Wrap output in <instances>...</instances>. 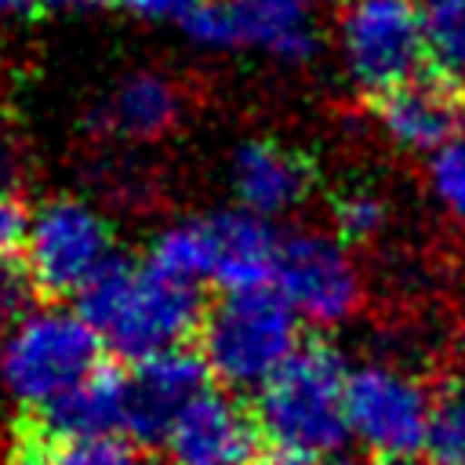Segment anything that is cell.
Wrapping results in <instances>:
<instances>
[{"instance_id":"6da1fadb","label":"cell","mask_w":465,"mask_h":465,"mask_svg":"<svg viewBox=\"0 0 465 465\" xmlns=\"http://www.w3.org/2000/svg\"><path fill=\"white\" fill-rule=\"evenodd\" d=\"M76 309L94 323L105 349L131 363L185 349L207 316L200 283L171 276L149 258L127 262L120 254L76 294Z\"/></svg>"},{"instance_id":"7a4b0ae2","label":"cell","mask_w":465,"mask_h":465,"mask_svg":"<svg viewBox=\"0 0 465 465\" xmlns=\"http://www.w3.org/2000/svg\"><path fill=\"white\" fill-rule=\"evenodd\" d=\"M349 363L331 341H305L254 392V418L265 443L287 447L305 461L338 454L349 429Z\"/></svg>"},{"instance_id":"3957f363","label":"cell","mask_w":465,"mask_h":465,"mask_svg":"<svg viewBox=\"0 0 465 465\" xmlns=\"http://www.w3.org/2000/svg\"><path fill=\"white\" fill-rule=\"evenodd\" d=\"M102 334L76 305H33L0 338V389L11 403L44 411L94 367Z\"/></svg>"},{"instance_id":"277c9868","label":"cell","mask_w":465,"mask_h":465,"mask_svg":"<svg viewBox=\"0 0 465 465\" xmlns=\"http://www.w3.org/2000/svg\"><path fill=\"white\" fill-rule=\"evenodd\" d=\"M302 316L269 287L225 291L203 316L200 356L232 392H258L302 345Z\"/></svg>"},{"instance_id":"5b68a950","label":"cell","mask_w":465,"mask_h":465,"mask_svg":"<svg viewBox=\"0 0 465 465\" xmlns=\"http://www.w3.org/2000/svg\"><path fill=\"white\" fill-rule=\"evenodd\" d=\"M182 33L203 51L302 65L323 44V18L320 0H203Z\"/></svg>"},{"instance_id":"8992f818","label":"cell","mask_w":465,"mask_h":465,"mask_svg":"<svg viewBox=\"0 0 465 465\" xmlns=\"http://www.w3.org/2000/svg\"><path fill=\"white\" fill-rule=\"evenodd\" d=\"M334 47L349 84L371 98L418 76L429 58L414 0H349L334 25Z\"/></svg>"},{"instance_id":"52a82bcc","label":"cell","mask_w":465,"mask_h":465,"mask_svg":"<svg viewBox=\"0 0 465 465\" xmlns=\"http://www.w3.org/2000/svg\"><path fill=\"white\" fill-rule=\"evenodd\" d=\"M113 258V229L87 200L51 196L33 207L22 262L29 265L40 291L54 298H76Z\"/></svg>"},{"instance_id":"ba28073f","label":"cell","mask_w":465,"mask_h":465,"mask_svg":"<svg viewBox=\"0 0 465 465\" xmlns=\"http://www.w3.org/2000/svg\"><path fill=\"white\" fill-rule=\"evenodd\" d=\"M272 287L283 302L316 327H338L356 316L363 302V276L338 232L294 229L280 236Z\"/></svg>"},{"instance_id":"9c48e42d","label":"cell","mask_w":465,"mask_h":465,"mask_svg":"<svg viewBox=\"0 0 465 465\" xmlns=\"http://www.w3.org/2000/svg\"><path fill=\"white\" fill-rule=\"evenodd\" d=\"M432 403L436 396L389 360H367L349 374L352 440L381 461H411L421 450Z\"/></svg>"},{"instance_id":"30bf717a","label":"cell","mask_w":465,"mask_h":465,"mask_svg":"<svg viewBox=\"0 0 465 465\" xmlns=\"http://www.w3.org/2000/svg\"><path fill=\"white\" fill-rule=\"evenodd\" d=\"M258 418L236 396L203 389L167 425L160 447L171 465H251L258 454Z\"/></svg>"},{"instance_id":"8fae6325","label":"cell","mask_w":465,"mask_h":465,"mask_svg":"<svg viewBox=\"0 0 465 465\" xmlns=\"http://www.w3.org/2000/svg\"><path fill=\"white\" fill-rule=\"evenodd\" d=\"M378 131L407 153H436L458 134L461 124V98L458 84L447 76H411L407 84L374 98Z\"/></svg>"},{"instance_id":"7c38bea8","label":"cell","mask_w":465,"mask_h":465,"mask_svg":"<svg viewBox=\"0 0 465 465\" xmlns=\"http://www.w3.org/2000/svg\"><path fill=\"white\" fill-rule=\"evenodd\" d=\"M229 189L236 196V207H247L272 222L305 203L312 171L298 149L276 138H243L229 156Z\"/></svg>"},{"instance_id":"4fadbf2b","label":"cell","mask_w":465,"mask_h":465,"mask_svg":"<svg viewBox=\"0 0 465 465\" xmlns=\"http://www.w3.org/2000/svg\"><path fill=\"white\" fill-rule=\"evenodd\" d=\"M131 421L127 436L142 443H160L167 425L182 414V407L207 389L211 367L200 352L171 349L149 360H138L131 371Z\"/></svg>"},{"instance_id":"5bb4252c","label":"cell","mask_w":465,"mask_h":465,"mask_svg":"<svg viewBox=\"0 0 465 465\" xmlns=\"http://www.w3.org/2000/svg\"><path fill=\"white\" fill-rule=\"evenodd\" d=\"M276 251L280 236L272 232L269 218L247 207L211 214V283H218L222 291L269 287Z\"/></svg>"},{"instance_id":"9a60e30c","label":"cell","mask_w":465,"mask_h":465,"mask_svg":"<svg viewBox=\"0 0 465 465\" xmlns=\"http://www.w3.org/2000/svg\"><path fill=\"white\" fill-rule=\"evenodd\" d=\"M131 421V374L120 367H94L84 381L40 411V436H109L127 432Z\"/></svg>"},{"instance_id":"2e32d148","label":"cell","mask_w":465,"mask_h":465,"mask_svg":"<svg viewBox=\"0 0 465 465\" xmlns=\"http://www.w3.org/2000/svg\"><path fill=\"white\" fill-rule=\"evenodd\" d=\"M182 105V87L171 76L138 69L102 98V105L94 109V124L120 142H153L178 124Z\"/></svg>"},{"instance_id":"e0dca14e","label":"cell","mask_w":465,"mask_h":465,"mask_svg":"<svg viewBox=\"0 0 465 465\" xmlns=\"http://www.w3.org/2000/svg\"><path fill=\"white\" fill-rule=\"evenodd\" d=\"M18 465H153L142 440L127 432L109 436H36L18 450Z\"/></svg>"},{"instance_id":"ac0fdd59","label":"cell","mask_w":465,"mask_h":465,"mask_svg":"<svg viewBox=\"0 0 465 465\" xmlns=\"http://www.w3.org/2000/svg\"><path fill=\"white\" fill-rule=\"evenodd\" d=\"M149 262L189 283H211V214L174 218L156 229L149 243Z\"/></svg>"},{"instance_id":"d6986e66","label":"cell","mask_w":465,"mask_h":465,"mask_svg":"<svg viewBox=\"0 0 465 465\" xmlns=\"http://www.w3.org/2000/svg\"><path fill=\"white\" fill-rule=\"evenodd\" d=\"M425 51L440 76L465 84V0H414Z\"/></svg>"},{"instance_id":"ffe728a7","label":"cell","mask_w":465,"mask_h":465,"mask_svg":"<svg viewBox=\"0 0 465 465\" xmlns=\"http://www.w3.org/2000/svg\"><path fill=\"white\" fill-rule=\"evenodd\" d=\"M421 454L425 465H465V389L436 396Z\"/></svg>"},{"instance_id":"44dd1931","label":"cell","mask_w":465,"mask_h":465,"mask_svg":"<svg viewBox=\"0 0 465 465\" xmlns=\"http://www.w3.org/2000/svg\"><path fill=\"white\" fill-rule=\"evenodd\" d=\"M385 218H389V207H385V200L374 189H360L356 185V189L338 193L334 203H331L334 232L345 243H367V240H374L385 229Z\"/></svg>"},{"instance_id":"7402d4cb","label":"cell","mask_w":465,"mask_h":465,"mask_svg":"<svg viewBox=\"0 0 465 465\" xmlns=\"http://www.w3.org/2000/svg\"><path fill=\"white\" fill-rule=\"evenodd\" d=\"M429 193L450 218L465 222V134L461 131L429 156Z\"/></svg>"},{"instance_id":"603a6c76","label":"cell","mask_w":465,"mask_h":465,"mask_svg":"<svg viewBox=\"0 0 465 465\" xmlns=\"http://www.w3.org/2000/svg\"><path fill=\"white\" fill-rule=\"evenodd\" d=\"M36 280L29 272V265L15 254L0 258V327H11L15 320H22L36 302Z\"/></svg>"},{"instance_id":"cb8c5ba5","label":"cell","mask_w":465,"mask_h":465,"mask_svg":"<svg viewBox=\"0 0 465 465\" xmlns=\"http://www.w3.org/2000/svg\"><path fill=\"white\" fill-rule=\"evenodd\" d=\"M200 4L203 0H109V7L124 11L134 22H145V25H178V29H185V22L196 15Z\"/></svg>"},{"instance_id":"d4e9b609","label":"cell","mask_w":465,"mask_h":465,"mask_svg":"<svg viewBox=\"0 0 465 465\" xmlns=\"http://www.w3.org/2000/svg\"><path fill=\"white\" fill-rule=\"evenodd\" d=\"M29 218L33 211L25 207V200L0 178V258L18 254L29 232Z\"/></svg>"},{"instance_id":"484cf974","label":"cell","mask_w":465,"mask_h":465,"mask_svg":"<svg viewBox=\"0 0 465 465\" xmlns=\"http://www.w3.org/2000/svg\"><path fill=\"white\" fill-rule=\"evenodd\" d=\"M84 7H109V0H0V22H29L36 15H62Z\"/></svg>"},{"instance_id":"4316f807","label":"cell","mask_w":465,"mask_h":465,"mask_svg":"<svg viewBox=\"0 0 465 465\" xmlns=\"http://www.w3.org/2000/svg\"><path fill=\"white\" fill-rule=\"evenodd\" d=\"M251 465H312V461H305L302 454H294V450H287V447L265 443V447H258V454L251 458Z\"/></svg>"},{"instance_id":"83f0119b","label":"cell","mask_w":465,"mask_h":465,"mask_svg":"<svg viewBox=\"0 0 465 465\" xmlns=\"http://www.w3.org/2000/svg\"><path fill=\"white\" fill-rule=\"evenodd\" d=\"M312 465H371V461H363V458H356V454H327V458H320V461H312Z\"/></svg>"},{"instance_id":"f1b7e54d","label":"cell","mask_w":465,"mask_h":465,"mask_svg":"<svg viewBox=\"0 0 465 465\" xmlns=\"http://www.w3.org/2000/svg\"><path fill=\"white\" fill-rule=\"evenodd\" d=\"M396 465H414V461H396Z\"/></svg>"}]
</instances>
